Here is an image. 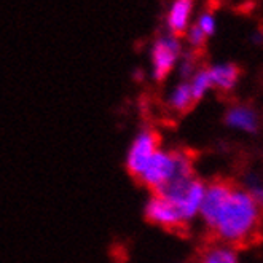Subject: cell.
Wrapping results in <instances>:
<instances>
[{
  "mask_svg": "<svg viewBox=\"0 0 263 263\" xmlns=\"http://www.w3.org/2000/svg\"><path fill=\"white\" fill-rule=\"evenodd\" d=\"M183 54L182 42L174 34H164L155 40L150 61H152V77L155 82L166 80L171 72L177 67L179 59Z\"/></svg>",
  "mask_w": 263,
  "mask_h": 263,
  "instance_id": "277c9868",
  "label": "cell"
},
{
  "mask_svg": "<svg viewBox=\"0 0 263 263\" xmlns=\"http://www.w3.org/2000/svg\"><path fill=\"white\" fill-rule=\"evenodd\" d=\"M177 72H179V77H180V80H190V77L199 69L196 66V58L192 54V53H183L182 58L179 59V63H177Z\"/></svg>",
  "mask_w": 263,
  "mask_h": 263,
  "instance_id": "9a60e30c",
  "label": "cell"
},
{
  "mask_svg": "<svg viewBox=\"0 0 263 263\" xmlns=\"http://www.w3.org/2000/svg\"><path fill=\"white\" fill-rule=\"evenodd\" d=\"M233 185L235 183H231L230 180H214L206 183V192H204L203 203H201L198 219L208 231L212 227L222 206L225 204V201L228 199L231 190H233Z\"/></svg>",
  "mask_w": 263,
  "mask_h": 263,
  "instance_id": "8992f818",
  "label": "cell"
},
{
  "mask_svg": "<svg viewBox=\"0 0 263 263\" xmlns=\"http://www.w3.org/2000/svg\"><path fill=\"white\" fill-rule=\"evenodd\" d=\"M187 82L190 85V89H192V95H193L195 102L204 99L209 95V92L214 89L212 82H211V77H209V72H208V67H199L190 77V80H187Z\"/></svg>",
  "mask_w": 263,
  "mask_h": 263,
  "instance_id": "5bb4252c",
  "label": "cell"
},
{
  "mask_svg": "<svg viewBox=\"0 0 263 263\" xmlns=\"http://www.w3.org/2000/svg\"><path fill=\"white\" fill-rule=\"evenodd\" d=\"M241 187L252 196V199L263 211V171L260 169H249L241 177Z\"/></svg>",
  "mask_w": 263,
  "mask_h": 263,
  "instance_id": "4fadbf2b",
  "label": "cell"
},
{
  "mask_svg": "<svg viewBox=\"0 0 263 263\" xmlns=\"http://www.w3.org/2000/svg\"><path fill=\"white\" fill-rule=\"evenodd\" d=\"M160 139L158 134L153 129H141L134 137L131 144L128 145L126 150V157H125V163L128 171L137 177L142 173V169L145 167V164L148 163V160L155 155L160 148Z\"/></svg>",
  "mask_w": 263,
  "mask_h": 263,
  "instance_id": "5b68a950",
  "label": "cell"
},
{
  "mask_svg": "<svg viewBox=\"0 0 263 263\" xmlns=\"http://www.w3.org/2000/svg\"><path fill=\"white\" fill-rule=\"evenodd\" d=\"M223 121L228 129L241 134H257L260 129V115L252 105L247 104H233L230 105Z\"/></svg>",
  "mask_w": 263,
  "mask_h": 263,
  "instance_id": "ba28073f",
  "label": "cell"
},
{
  "mask_svg": "<svg viewBox=\"0 0 263 263\" xmlns=\"http://www.w3.org/2000/svg\"><path fill=\"white\" fill-rule=\"evenodd\" d=\"M185 37H187V42L192 48H203L208 37L203 34V30H201L196 24H190V27L187 29V32H185Z\"/></svg>",
  "mask_w": 263,
  "mask_h": 263,
  "instance_id": "e0dca14e",
  "label": "cell"
},
{
  "mask_svg": "<svg viewBox=\"0 0 263 263\" xmlns=\"http://www.w3.org/2000/svg\"><path fill=\"white\" fill-rule=\"evenodd\" d=\"M192 176H195V166L189 152L160 147L137 179L148 190L158 193L169 183Z\"/></svg>",
  "mask_w": 263,
  "mask_h": 263,
  "instance_id": "7a4b0ae2",
  "label": "cell"
},
{
  "mask_svg": "<svg viewBox=\"0 0 263 263\" xmlns=\"http://www.w3.org/2000/svg\"><path fill=\"white\" fill-rule=\"evenodd\" d=\"M198 263H242L238 247L212 241L199 254Z\"/></svg>",
  "mask_w": 263,
  "mask_h": 263,
  "instance_id": "8fae6325",
  "label": "cell"
},
{
  "mask_svg": "<svg viewBox=\"0 0 263 263\" xmlns=\"http://www.w3.org/2000/svg\"><path fill=\"white\" fill-rule=\"evenodd\" d=\"M196 26L203 30V34L206 37L214 35L215 30H217V20H215V14H212L211 11H203L198 16Z\"/></svg>",
  "mask_w": 263,
  "mask_h": 263,
  "instance_id": "2e32d148",
  "label": "cell"
},
{
  "mask_svg": "<svg viewBox=\"0 0 263 263\" xmlns=\"http://www.w3.org/2000/svg\"><path fill=\"white\" fill-rule=\"evenodd\" d=\"M193 13V0H173L166 14V26L169 34L182 35L190 27Z\"/></svg>",
  "mask_w": 263,
  "mask_h": 263,
  "instance_id": "9c48e42d",
  "label": "cell"
},
{
  "mask_svg": "<svg viewBox=\"0 0 263 263\" xmlns=\"http://www.w3.org/2000/svg\"><path fill=\"white\" fill-rule=\"evenodd\" d=\"M214 89L220 92H231L239 83L241 70L235 63H215L208 67Z\"/></svg>",
  "mask_w": 263,
  "mask_h": 263,
  "instance_id": "30bf717a",
  "label": "cell"
},
{
  "mask_svg": "<svg viewBox=\"0 0 263 263\" xmlns=\"http://www.w3.org/2000/svg\"><path fill=\"white\" fill-rule=\"evenodd\" d=\"M166 104L169 109L176 114L189 112L195 104L189 82L180 80L179 83H176L171 89H169L167 96H166Z\"/></svg>",
  "mask_w": 263,
  "mask_h": 263,
  "instance_id": "7c38bea8",
  "label": "cell"
},
{
  "mask_svg": "<svg viewBox=\"0 0 263 263\" xmlns=\"http://www.w3.org/2000/svg\"><path fill=\"white\" fill-rule=\"evenodd\" d=\"M263 222V211L241 185H233L228 199L215 217L209 233L230 246L239 247L257 239Z\"/></svg>",
  "mask_w": 263,
  "mask_h": 263,
  "instance_id": "6da1fadb",
  "label": "cell"
},
{
  "mask_svg": "<svg viewBox=\"0 0 263 263\" xmlns=\"http://www.w3.org/2000/svg\"><path fill=\"white\" fill-rule=\"evenodd\" d=\"M204 192L206 182L196 176H192L169 183L167 187L158 192V195L164 196L177 209L183 225H187L198 219Z\"/></svg>",
  "mask_w": 263,
  "mask_h": 263,
  "instance_id": "3957f363",
  "label": "cell"
},
{
  "mask_svg": "<svg viewBox=\"0 0 263 263\" xmlns=\"http://www.w3.org/2000/svg\"><path fill=\"white\" fill-rule=\"evenodd\" d=\"M254 42H258V43H261V42H263V35H260V34H255V35H254Z\"/></svg>",
  "mask_w": 263,
  "mask_h": 263,
  "instance_id": "ac0fdd59",
  "label": "cell"
},
{
  "mask_svg": "<svg viewBox=\"0 0 263 263\" xmlns=\"http://www.w3.org/2000/svg\"><path fill=\"white\" fill-rule=\"evenodd\" d=\"M144 214L148 222H152L157 227H161V228L176 230V228L183 227V222L180 219L177 209L169 203L164 196H161L158 193H153L147 199Z\"/></svg>",
  "mask_w": 263,
  "mask_h": 263,
  "instance_id": "52a82bcc",
  "label": "cell"
}]
</instances>
